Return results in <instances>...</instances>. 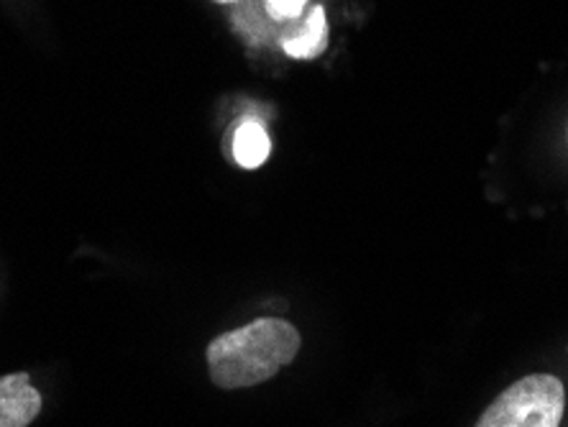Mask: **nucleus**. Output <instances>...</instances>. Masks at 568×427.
Instances as JSON below:
<instances>
[{
    "instance_id": "nucleus-1",
    "label": "nucleus",
    "mask_w": 568,
    "mask_h": 427,
    "mask_svg": "<svg viewBox=\"0 0 568 427\" xmlns=\"http://www.w3.org/2000/svg\"><path fill=\"white\" fill-rule=\"evenodd\" d=\"M300 343L295 325L277 317H258L211 340L205 354L207 372L221 389L256 387L295 362Z\"/></svg>"
},
{
    "instance_id": "nucleus-2",
    "label": "nucleus",
    "mask_w": 568,
    "mask_h": 427,
    "mask_svg": "<svg viewBox=\"0 0 568 427\" xmlns=\"http://www.w3.org/2000/svg\"><path fill=\"white\" fill-rule=\"evenodd\" d=\"M564 409V382L550 374H530L491 401L476 427H561Z\"/></svg>"
},
{
    "instance_id": "nucleus-3",
    "label": "nucleus",
    "mask_w": 568,
    "mask_h": 427,
    "mask_svg": "<svg viewBox=\"0 0 568 427\" xmlns=\"http://www.w3.org/2000/svg\"><path fill=\"white\" fill-rule=\"evenodd\" d=\"M280 47L284 54L292 60H315L328 47V19H325V8L313 6L284 23L280 33Z\"/></svg>"
},
{
    "instance_id": "nucleus-4",
    "label": "nucleus",
    "mask_w": 568,
    "mask_h": 427,
    "mask_svg": "<svg viewBox=\"0 0 568 427\" xmlns=\"http://www.w3.org/2000/svg\"><path fill=\"white\" fill-rule=\"evenodd\" d=\"M41 413V395L31 387L29 374L0 379V427H29Z\"/></svg>"
},
{
    "instance_id": "nucleus-5",
    "label": "nucleus",
    "mask_w": 568,
    "mask_h": 427,
    "mask_svg": "<svg viewBox=\"0 0 568 427\" xmlns=\"http://www.w3.org/2000/svg\"><path fill=\"white\" fill-rule=\"evenodd\" d=\"M272 152L270 133L262 123L256 121H244L233 133V159H236L239 166L244 170H256L262 166Z\"/></svg>"
},
{
    "instance_id": "nucleus-6",
    "label": "nucleus",
    "mask_w": 568,
    "mask_h": 427,
    "mask_svg": "<svg viewBox=\"0 0 568 427\" xmlns=\"http://www.w3.org/2000/svg\"><path fill=\"white\" fill-rule=\"evenodd\" d=\"M305 6L307 0H264V8L266 13H270V19L280 23L297 19V16L305 11Z\"/></svg>"
},
{
    "instance_id": "nucleus-7",
    "label": "nucleus",
    "mask_w": 568,
    "mask_h": 427,
    "mask_svg": "<svg viewBox=\"0 0 568 427\" xmlns=\"http://www.w3.org/2000/svg\"><path fill=\"white\" fill-rule=\"evenodd\" d=\"M215 3H236V0H215Z\"/></svg>"
}]
</instances>
